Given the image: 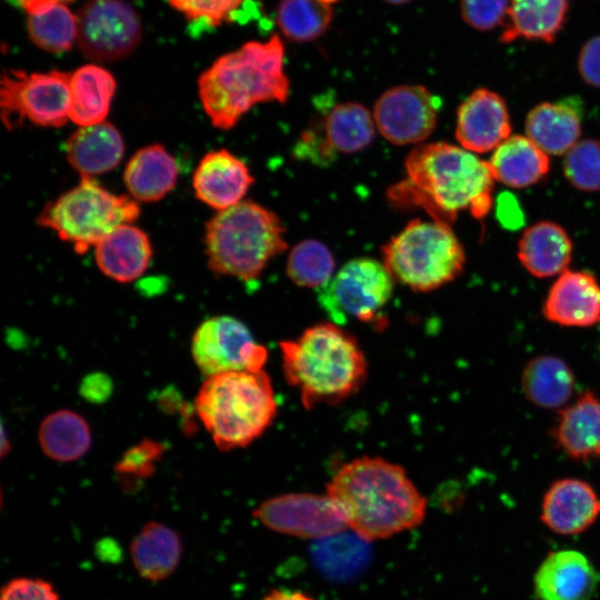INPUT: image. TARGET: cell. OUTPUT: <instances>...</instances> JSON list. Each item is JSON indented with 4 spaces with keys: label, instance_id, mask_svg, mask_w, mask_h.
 <instances>
[{
    "label": "cell",
    "instance_id": "cell-11",
    "mask_svg": "<svg viewBox=\"0 0 600 600\" xmlns=\"http://www.w3.org/2000/svg\"><path fill=\"white\" fill-rule=\"evenodd\" d=\"M191 353L198 369L206 376L228 371H260L268 350L258 343L249 328L231 316H216L196 329Z\"/></svg>",
    "mask_w": 600,
    "mask_h": 600
},
{
    "label": "cell",
    "instance_id": "cell-41",
    "mask_svg": "<svg viewBox=\"0 0 600 600\" xmlns=\"http://www.w3.org/2000/svg\"><path fill=\"white\" fill-rule=\"evenodd\" d=\"M0 600H60V596L48 580L17 577L2 586Z\"/></svg>",
    "mask_w": 600,
    "mask_h": 600
},
{
    "label": "cell",
    "instance_id": "cell-44",
    "mask_svg": "<svg viewBox=\"0 0 600 600\" xmlns=\"http://www.w3.org/2000/svg\"><path fill=\"white\" fill-rule=\"evenodd\" d=\"M262 600H314L309 594L290 589H273L269 591Z\"/></svg>",
    "mask_w": 600,
    "mask_h": 600
},
{
    "label": "cell",
    "instance_id": "cell-43",
    "mask_svg": "<svg viewBox=\"0 0 600 600\" xmlns=\"http://www.w3.org/2000/svg\"><path fill=\"white\" fill-rule=\"evenodd\" d=\"M112 391L111 380L102 373H92L88 376L80 386V393L91 402L106 401Z\"/></svg>",
    "mask_w": 600,
    "mask_h": 600
},
{
    "label": "cell",
    "instance_id": "cell-18",
    "mask_svg": "<svg viewBox=\"0 0 600 600\" xmlns=\"http://www.w3.org/2000/svg\"><path fill=\"white\" fill-rule=\"evenodd\" d=\"M542 312L550 322L591 327L600 322V283L581 270H566L551 286Z\"/></svg>",
    "mask_w": 600,
    "mask_h": 600
},
{
    "label": "cell",
    "instance_id": "cell-22",
    "mask_svg": "<svg viewBox=\"0 0 600 600\" xmlns=\"http://www.w3.org/2000/svg\"><path fill=\"white\" fill-rule=\"evenodd\" d=\"M183 553L177 530L159 522H147L132 538L129 554L137 573L146 581L161 582L178 569Z\"/></svg>",
    "mask_w": 600,
    "mask_h": 600
},
{
    "label": "cell",
    "instance_id": "cell-12",
    "mask_svg": "<svg viewBox=\"0 0 600 600\" xmlns=\"http://www.w3.org/2000/svg\"><path fill=\"white\" fill-rule=\"evenodd\" d=\"M77 43L94 61L111 62L130 56L141 41V21L124 0H89L79 10Z\"/></svg>",
    "mask_w": 600,
    "mask_h": 600
},
{
    "label": "cell",
    "instance_id": "cell-23",
    "mask_svg": "<svg viewBox=\"0 0 600 600\" xmlns=\"http://www.w3.org/2000/svg\"><path fill=\"white\" fill-rule=\"evenodd\" d=\"M581 103L571 98L542 102L527 116L526 132L547 154L567 153L581 136Z\"/></svg>",
    "mask_w": 600,
    "mask_h": 600
},
{
    "label": "cell",
    "instance_id": "cell-14",
    "mask_svg": "<svg viewBox=\"0 0 600 600\" xmlns=\"http://www.w3.org/2000/svg\"><path fill=\"white\" fill-rule=\"evenodd\" d=\"M441 100L421 84H400L386 90L374 102L377 130L397 146L419 144L434 130Z\"/></svg>",
    "mask_w": 600,
    "mask_h": 600
},
{
    "label": "cell",
    "instance_id": "cell-39",
    "mask_svg": "<svg viewBox=\"0 0 600 600\" xmlns=\"http://www.w3.org/2000/svg\"><path fill=\"white\" fill-rule=\"evenodd\" d=\"M166 447L153 439H142L129 448L114 466L116 472L128 481L144 480L153 474Z\"/></svg>",
    "mask_w": 600,
    "mask_h": 600
},
{
    "label": "cell",
    "instance_id": "cell-5",
    "mask_svg": "<svg viewBox=\"0 0 600 600\" xmlns=\"http://www.w3.org/2000/svg\"><path fill=\"white\" fill-rule=\"evenodd\" d=\"M194 407L199 419L222 451L244 448L272 424L278 404L264 370L228 371L207 377Z\"/></svg>",
    "mask_w": 600,
    "mask_h": 600
},
{
    "label": "cell",
    "instance_id": "cell-31",
    "mask_svg": "<svg viewBox=\"0 0 600 600\" xmlns=\"http://www.w3.org/2000/svg\"><path fill=\"white\" fill-rule=\"evenodd\" d=\"M38 441L42 452L59 462L83 457L91 446V430L79 413L61 409L48 414L40 423Z\"/></svg>",
    "mask_w": 600,
    "mask_h": 600
},
{
    "label": "cell",
    "instance_id": "cell-33",
    "mask_svg": "<svg viewBox=\"0 0 600 600\" xmlns=\"http://www.w3.org/2000/svg\"><path fill=\"white\" fill-rule=\"evenodd\" d=\"M318 570L331 580H347L359 573L369 559L368 541L352 531L316 540L311 550Z\"/></svg>",
    "mask_w": 600,
    "mask_h": 600
},
{
    "label": "cell",
    "instance_id": "cell-24",
    "mask_svg": "<svg viewBox=\"0 0 600 600\" xmlns=\"http://www.w3.org/2000/svg\"><path fill=\"white\" fill-rule=\"evenodd\" d=\"M124 142L110 122L79 127L66 142L70 166L80 177H93L112 170L122 160Z\"/></svg>",
    "mask_w": 600,
    "mask_h": 600
},
{
    "label": "cell",
    "instance_id": "cell-9",
    "mask_svg": "<svg viewBox=\"0 0 600 600\" xmlns=\"http://www.w3.org/2000/svg\"><path fill=\"white\" fill-rule=\"evenodd\" d=\"M394 281L383 262L354 258L318 289V301L339 326L351 320L372 323L381 318L382 309L392 297Z\"/></svg>",
    "mask_w": 600,
    "mask_h": 600
},
{
    "label": "cell",
    "instance_id": "cell-25",
    "mask_svg": "<svg viewBox=\"0 0 600 600\" xmlns=\"http://www.w3.org/2000/svg\"><path fill=\"white\" fill-rule=\"evenodd\" d=\"M178 164L161 144L139 149L128 161L123 181L137 202H156L168 194L178 179Z\"/></svg>",
    "mask_w": 600,
    "mask_h": 600
},
{
    "label": "cell",
    "instance_id": "cell-1",
    "mask_svg": "<svg viewBox=\"0 0 600 600\" xmlns=\"http://www.w3.org/2000/svg\"><path fill=\"white\" fill-rule=\"evenodd\" d=\"M406 177L387 191L400 209H423L434 221L451 224L462 211L483 219L492 206L494 179L489 163L448 142L412 149L404 161Z\"/></svg>",
    "mask_w": 600,
    "mask_h": 600
},
{
    "label": "cell",
    "instance_id": "cell-27",
    "mask_svg": "<svg viewBox=\"0 0 600 600\" xmlns=\"http://www.w3.org/2000/svg\"><path fill=\"white\" fill-rule=\"evenodd\" d=\"M494 180L524 188L540 181L549 171L548 154L527 136H510L499 144L488 161Z\"/></svg>",
    "mask_w": 600,
    "mask_h": 600
},
{
    "label": "cell",
    "instance_id": "cell-2",
    "mask_svg": "<svg viewBox=\"0 0 600 600\" xmlns=\"http://www.w3.org/2000/svg\"><path fill=\"white\" fill-rule=\"evenodd\" d=\"M351 531L370 541L419 527L427 498L406 470L379 457H360L343 464L327 484Z\"/></svg>",
    "mask_w": 600,
    "mask_h": 600
},
{
    "label": "cell",
    "instance_id": "cell-15",
    "mask_svg": "<svg viewBox=\"0 0 600 600\" xmlns=\"http://www.w3.org/2000/svg\"><path fill=\"white\" fill-rule=\"evenodd\" d=\"M510 132L506 102L494 91L477 89L458 108L456 138L462 148L473 153L494 150Z\"/></svg>",
    "mask_w": 600,
    "mask_h": 600
},
{
    "label": "cell",
    "instance_id": "cell-30",
    "mask_svg": "<svg viewBox=\"0 0 600 600\" xmlns=\"http://www.w3.org/2000/svg\"><path fill=\"white\" fill-rule=\"evenodd\" d=\"M116 88L107 69L97 64L78 68L70 78V121L79 127L106 121Z\"/></svg>",
    "mask_w": 600,
    "mask_h": 600
},
{
    "label": "cell",
    "instance_id": "cell-37",
    "mask_svg": "<svg viewBox=\"0 0 600 600\" xmlns=\"http://www.w3.org/2000/svg\"><path fill=\"white\" fill-rule=\"evenodd\" d=\"M568 181L581 191L600 190V141L579 140L567 153L563 162Z\"/></svg>",
    "mask_w": 600,
    "mask_h": 600
},
{
    "label": "cell",
    "instance_id": "cell-28",
    "mask_svg": "<svg viewBox=\"0 0 600 600\" xmlns=\"http://www.w3.org/2000/svg\"><path fill=\"white\" fill-rule=\"evenodd\" d=\"M373 116L359 102H340L323 118L320 141L329 159L336 153H356L369 147L374 139Z\"/></svg>",
    "mask_w": 600,
    "mask_h": 600
},
{
    "label": "cell",
    "instance_id": "cell-19",
    "mask_svg": "<svg viewBox=\"0 0 600 600\" xmlns=\"http://www.w3.org/2000/svg\"><path fill=\"white\" fill-rule=\"evenodd\" d=\"M600 516V498L586 481L564 478L554 481L544 493L541 520L553 532L577 534Z\"/></svg>",
    "mask_w": 600,
    "mask_h": 600
},
{
    "label": "cell",
    "instance_id": "cell-17",
    "mask_svg": "<svg viewBox=\"0 0 600 600\" xmlns=\"http://www.w3.org/2000/svg\"><path fill=\"white\" fill-rule=\"evenodd\" d=\"M253 182L248 166L226 149L207 152L192 177L197 199L218 211L241 202Z\"/></svg>",
    "mask_w": 600,
    "mask_h": 600
},
{
    "label": "cell",
    "instance_id": "cell-7",
    "mask_svg": "<svg viewBox=\"0 0 600 600\" xmlns=\"http://www.w3.org/2000/svg\"><path fill=\"white\" fill-rule=\"evenodd\" d=\"M383 264L396 281L429 292L462 272L466 253L449 224L413 219L382 247Z\"/></svg>",
    "mask_w": 600,
    "mask_h": 600
},
{
    "label": "cell",
    "instance_id": "cell-42",
    "mask_svg": "<svg viewBox=\"0 0 600 600\" xmlns=\"http://www.w3.org/2000/svg\"><path fill=\"white\" fill-rule=\"evenodd\" d=\"M578 69L588 84L600 87V36L584 43L579 53Z\"/></svg>",
    "mask_w": 600,
    "mask_h": 600
},
{
    "label": "cell",
    "instance_id": "cell-34",
    "mask_svg": "<svg viewBox=\"0 0 600 600\" xmlns=\"http://www.w3.org/2000/svg\"><path fill=\"white\" fill-rule=\"evenodd\" d=\"M28 33L40 49L61 53L69 51L78 39V19L62 1L28 14Z\"/></svg>",
    "mask_w": 600,
    "mask_h": 600
},
{
    "label": "cell",
    "instance_id": "cell-6",
    "mask_svg": "<svg viewBox=\"0 0 600 600\" xmlns=\"http://www.w3.org/2000/svg\"><path fill=\"white\" fill-rule=\"evenodd\" d=\"M287 249L280 218L251 200L218 211L206 223L207 263L217 274L244 281L256 279Z\"/></svg>",
    "mask_w": 600,
    "mask_h": 600
},
{
    "label": "cell",
    "instance_id": "cell-8",
    "mask_svg": "<svg viewBox=\"0 0 600 600\" xmlns=\"http://www.w3.org/2000/svg\"><path fill=\"white\" fill-rule=\"evenodd\" d=\"M80 178L76 187L44 206L37 223L82 254L118 227L136 221L140 208L133 198L110 192L93 177Z\"/></svg>",
    "mask_w": 600,
    "mask_h": 600
},
{
    "label": "cell",
    "instance_id": "cell-46",
    "mask_svg": "<svg viewBox=\"0 0 600 600\" xmlns=\"http://www.w3.org/2000/svg\"><path fill=\"white\" fill-rule=\"evenodd\" d=\"M389 4H397V6H400V4H406V3H409L411 2L412 0H382Z\"/></svg>",
    "mask_w": 600,
    "mask_h": 600
},
{
    "label": "cell",
    "instance_id": "cell-3",
    "mask_svg": "<svg viewBox=\"0 0 600 600\" xmlns=\"http://www.w3.org/2000/svg\"><path fill=\"white\" fill-rule=\"evenodd\" d=\"M198 92L206 114L220 130L232 129L259 103H284L290 82L279 36L247 42L219 57L199 77Z\"/></svg>",
    "mask_w": 600,
    "mask_h": 600
},
{
    "label": "cell",
    "instance_id": "cell-45",
    "mask_svg": "<svg viewBox=\"0 0 600 600\" xmlns=\"http://www.w3.org/2000/svg\"><path fill=\"white\" fill-rule=\"evenodd\" d=\"M8 1H10L12 4H16L26 9L28 6H30L32 2L37 0H8ZM59 1L63 2V1H71V0H59Z\"/></svg>",
    "mask_w": 600,
    "mask_h": 600
},
{
    "label": "cell",
    "instance_id": "cell-4",
    "mask_svg": "<svg viewBox=\"0 0 600 600\" xmlns=\"http://www.w3.org/2000/svg\"><path fill=\"white\" fill-rule=\"evenodd\" d=\"M286 381L304 408L339 403L356 394L367 379L364 353L353 334L334 322H319L299 337L280 342Z\"/></svg>",
    "mask_w": 600,
    "mask_h": 600
},
{
    "label": "cell",
    "instance_id": "cell-36",
    "mask_svg": "<svg viewBox=\"0 0 600 600\" xmlns=\"http://www.w3.org/2000/svg\"><path fill=\"white\" fill-rule=\"evenodd\" d=\"M334 267L333 254L324 243L306 239L290 250L286 272L299 287L320 289L333 277Z\"/></svg>",
    "mask_w": 600,
    "mask_h": 600
},
{
    "label": "cell",
    "instance_id": "cell-21",
    "mask_svg": "<svg viewBox=\"0 0 600 600\" xmlns=\"http://www.w3.org/2000/svg\"><path fill=\"white\" fill-rule=\"evenodd\" d=\"M94 258L103 274L127 283L148 269L152 246L143 230L127 223L114 229L94 247Z\"/></svg>",
    "mask_w": 600,
    "mask_h": 600
},
{
    "label": "cell",
    "instance_id": "cell-26",
    "mask_svg": "<svg viewBox=\"0 0 600 600\" xmlns=\"http://www.w3.org/2000/svg\"><path fill=\"white\" fill-rule=\"evenodd\" d=\"M572 257V241L566 230L551 221H540L523 232L518 258L528 272L537 278L560 274Z\"/></svg>",
    "mask_w": 600,
    "mask_h": 600
},
{
    "label": "cell",
    "instance_id": "cell-16",
    "mask_svg": "<svg viewBox=\"0 0 600 600\" xmlns=\"http://www.w3.org/2000/svg\"><path fill=\"white\" fill-rule=\"evenodd\" d=\"M600 582V574L583 553L577 550L550 552L533 578L539 600H590Z\"/></svg>",
    "mask_w": 600,
    "mask_h": 600
},
{
    "label": "cell",
    "instance_id": "cell-32",
    "mask_svg": "<svg viewBox=\"0 0 600 600\" xmlns=\"http://www.w3.org/2000/svg\"><path fill=\"white\" fill-rule=\"evenodd\" d=\"M521 386L532 403L553 409L563 406L572 396L574 377L563 360L539 356L524 367Z\"/></svg>",
    "mask_w": 600,
    "mask_h": 600
},
{
    "label": "cell",
    "instance_id": "cell-47",
    "mask_svg": "<svg viewBox=\"0 0 600 600\" xmlns=\"http://www.w3.org/2000/svg\"><path fill=\"white\" fill-rule=\"evenodd\" d=\"M322 1L332 6V4H333L334 2H337L338 0H322Z\"/></svg>",
    "mask_w": 600,
    "mask_h": 600
},
{
    "label": "cell",
    "instance_id": "cell-29",
    "mask_svg": "<svg viewBox=\"0 0 600 600\" xmlns=\"http://www.w3.org/2000/svg\"><path fill=\"white\" fill-rule=\"evenodd\" d=\"M568 9V0H511L500 41L523 38L551 43L566 22Z\"/></svg>",
    "mask_w": 600,
    "mask_h": 600
},
{
    "label": "cell",
    "instance_id": "cell-10",
    "mask_svg": "<svg viewBox=\"0 0 600 600\" xmlns=\"http://www.w3.org/2000/svg\"><path fill=\"white\" fill-rule=\"evenodd\" d=\"M71 73L26 72L9 70L1 78V119L8 129L24 120L50 128H60L69 119Z\"/></svg>",
    "mask_w": 600,
    "mask_h": 600
},
{
    "label": "cell",
    "instance_id": "cell-13",
    "mask_svg": "<svg viewBox=\"0 0 600 600\" xmlns=\"http://www.w3.org/2000/svg\"><path fill=\"white\" fill-rule=\"evenodd\" d=\"M252 516L266 528L301 539H323L349 529L337 503L327 494L294 492L262 501Z\"/></svg>",
    "mask_w": 600,
    "mask_h": 600
},
{
    "label": "cell",
    "instance_id": "cell-20",
    "mask_svg": "<svg viewBox=\"0 0 600 600\" xmlns=\"http://www.w3.org/2000/svg\"><path fill=\"white\" fill-rule=\"evenodd\" d=\"M551 436L569 458L600 460V398L590 391L581 393L560 412Z\"/></svg>",
    "mask_w": 600,
    "mask_h": 600
},
{
    "label": "cell",
    "instance_id": "cell-38",
    "mask_svg": "<svg viewBox=\"0 0 600 600\" xmlns=\"http://www.w3.org/2000/svg\"><path fill=\"white\" fill-rule=\"evenodd\" d=\"M248 0H169L194 27L216 28L230 22Z\"/></svg>",
    "mask_w": 600,
    "mask_h": 600
},
{
    "label": "cell",
    "instance_id": "cell-35",
    "mask_svg": "<svg viewBox=\"0 0 600 600\" xmlns=\"http://www.w3.org/2000/svg\"><path fill=\"white\" fill-rule=\"evenodd\" d=\"M332 17V6L322 0H281L276 21L286 38L307 42L322 36Z\"/></svg>",
    "mask_w": 600,
    "mask_h": 600
},
{
    "label": "cell",
    "instance_id": "cell-40",
    "mask_svg": "<svg viewBox=\"0 0 600 600\" xmlns=\"http://www.w3.org/2000/svg\"><path fill=\"white\" fill-rule=\"evenodd\" d=\"M509 0H461V17L479 31H489L501 24L508 16Z\"/></svg>",
    "mask_w": 600,
    "mask_h": 600
}]
</instances>
